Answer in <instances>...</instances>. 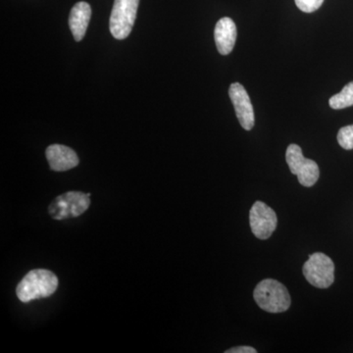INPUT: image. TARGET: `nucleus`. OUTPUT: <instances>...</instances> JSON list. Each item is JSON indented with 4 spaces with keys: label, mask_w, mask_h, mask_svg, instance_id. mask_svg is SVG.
Returning <instances> with one entry per match:
<instances>
[{
    "label": "nucleus",
    "mask_w": 353,
    "mask_h": 353,
    "mask_svg": "<svg viewBox=\"0 0 353 353\" xmlns=\"http://www.w3.org/2000/svg\"><path fill=\"white\" fill-rule=\"evenodd\" d=\"M303 275L309 284L319 289H328L334 281V264L333 260L321 252L309 255V259L303 265Z\"/></svg>",
    "instance_id": "39448f33"
},
{
    "label": "nucleus",
    "mask_w": 353,
    "mask_h": 353,
    "mask_svg": "<svg viewBox=\"0 0 353 353\" xmlns=\"http://www.w3.org/2000/svg\"><path fill=\"white\" fill-rule=\"evenodd\" d=\"M257 350L252 347H246V345H241V347H236L231 348V350H226V353H256Z\"/></svg>",
    "instance_id": "2eb2a0df"
},
{
    "label": "nucleus",
    "mask_w": 353,
    "mask_h": 353,
    "mask_svg": "<svg viewBox=\"0 0 353 353\" xmlns=\"http://www.w3.org/2000/svg\"><path fill=\"white\" fill-rule=\"evenodd\" d=\"M46 159L53 171L63 172L75 168L79 164L77 153L68 146L52 145L46 148Z\"/></svg>",
    "instance_id": "1a4fd4ad"
},
{
    "label": "nucleus",
    "mask_w": 353,
    "mask_h": 353,
    "mask_svg": "<svg viewBox=\"0 0 353 353\" xmlns=\"http://www.w3.org/2000/svg\"><path fill=\"white\" fill-rule=\"evenodd\" d=\"M216 46L220 54L228 55L234 50L236 41V27L231 18H221L215 26Z\"/></svg>",
    "instance_id": "9d476101"
},
{
    "label": "nucleus",
    "mask_w": 353,
    "mask_h": 353,
    "mask_svg": "<svg viewBox=\"0 0 353 353\" xmlns=\"http://www.w3.org/2000/svg\"><path fill=\"white\" fill-rule=\"evenodd\" d=\"M299 10L305 13L315 12L322 6L324 0H294Z\"/></svg>",
    "instance_id": "4468645a"
},
{
    "label": "nucleus",
    "mask_w": 353,
    "mask_h": 353,
    "mask_svg": "<svg viewBox=\"0 0 353 353\" xmlns=\"http://www.w3.org/2000/svg\"><path fill=\"white\" fill-rule=\"evenodd\" d=\"M139 0H115L112 12H111L110 21H109V29L111 34L116 39H127L131 34L132 26L136 21L138 13Z\"/></svg>",
    "instance_id": "20e7f679"
},
{
    "label": "nucleus",
    "mask_w": 353,
    "mask_h": 353,
    "mask_svg": "<svg viewBox=\"0 0 353 353\" xmlns=\"http://www.w3.org/2000/svg\"><path fill=\"white\" fill-rule=\"evenodd\" d=\"M229 95L241 126L246 131H250L254 127L255 117L250 95L240 83H232Z\"/></svg>",
    "instance_id": "6e6552de"
},
{
    "label": "nucleus",
    "mask_w": 353,
    "mask_h": 353,
    "mask_svg": "<svg viewBox=\"0 0 353 353\" xmlns=\"http://www.w3.org/2000/svg\"><path fill=\"white\" fill-rule=\"evenodd\" d=\"M250 224L256 238L268 240L277 228V214L264 202L256 201L250 209Z\"/></svg>",
    "instance_id": "0eeeda50"
},
{
    "label": "nucleus",
    "mask_w": 353,
    "mask_h": 353,
    "mask_svg": "<svg viewBox=\"0 0 353 353\" xmlns=\"http://www.w3.org/2000/svg\"><path fill=\"white\" fill-rule=\"evenodd\" d=\"M285 160L290 170L297 176L299 182L303 187H313L320 176L319 166L313 160L303 157L301 146L290 145L285 152Z\"/></svg>",
    "instance_id": "423d86ee"
},
{
    "label": "nucleus",
    "mask_w": 353,
    "mask_h": 353,
    "mask_svg": "<svg viewBox=\"0 0 353 353\" xmlns=\"http://www.w3.org/2000/svg\"><path fill=\"white\" fill-rule=\"evenodd\" d=\"M90 194L82 192H68L53 199L48 212L53 219L64 220L79 217L90 205Z\"/></svg>",
    "instance_id": "7ed1b4c3"
},
{
    "label": "nucleus",
    "mask_w": 353,
    "mask_h": 353,
    "mask_svg": "<svg viewBox=\"0 0 353 353\" xmlns=\"http://www.w3.org/2000/svg\"><path fill=\"white\" fill-rule=\"evenodd\" d=\"M329 104L331 108L336 110L353 106V82L348 83L340 94L333 95L330 99Z\"/></svg>",
    "instance_id": "f8f14e48"
},
{
    "label": "nucleus",
    "mask_w": 353,
    "mask_h": 353,
    "mask_svg": "<svg viewBox=\"0 0 353 353\" xmlns=\"http://www.w3.org/2000/svg\"><path fill=\"white\" fill-rule=\"evenodd\" d=\"M339 145L345 150H353V125L341 128L338 132Z\"/></svg>",
    "instance_id": "ddd939ff"
},
{
    "label": "nucleus",
    "mask_w": 353,
    "mask_h": 353,
    "mask_svg": "<svg viewBox=\"0 0 353 353\" xmlns=\"http://www.w3.org/2000/svg\"><path fill=\"white\" fill-rule=\"evenodd\" d=\"M58 288V279L52 272L46 269L30 271L18 285L16 294L22 303L52 296Z\"/></svg>",
    "instance_id": "f257e3e1"
},
{
    "label": "nucleus",
    "mask_w": 353,
    "mask_h": 353,
    "mask_svg": "<svg viewBox=\"0 0 353 353\" xmlns=\"http://www.w3.org/2000/svg\"><path fill=\"white\" fill-rule=\"evenodd\" d=\"M254 301L260 308L270 313H282L290 306L287 288L273 279L261 281L253 292Z\"/></svg>",
    "instance_id": "f03ea898"
},
{
    "label": "nucleus",
    "mask_w": 353,
    "mask_h": 353,
    "mask_svg": "<svg viewBox=\"0 0 353 353\" xmlns=\"http://www.w3.org/2000/svg\"><path fill=\"white\" fill-rule=\"evenodd\" d=\"M92 17V8L88 2L81 1L72 8L69 16V27L76 41H81L87 32Z\"/></svg>",
    "instance_id": "9b49d317"
}]
</instances>
